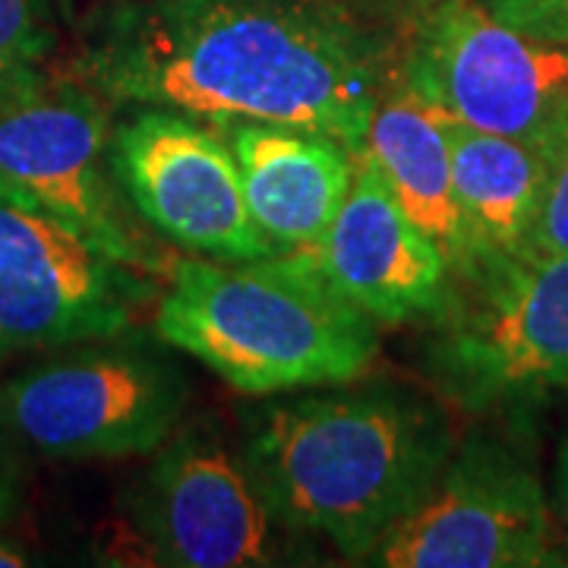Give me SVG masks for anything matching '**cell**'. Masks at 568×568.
<instances>
[{
	"label": "cell",
	"mask_w": 568,
	"mask_h": 568,
	"mask_svg": "<svg viewBox=\"0 0 568 568\" xmlns=\"http://www.w3.org/2000/svg\"><path fill=\"white\" fill-rule=\"evenodd\" d=\"M130 496L149 562L174 568H263L313 562L316 537L265 506L237 443L215 420L181 424L152 452Z\"/></svg>",
	"instance_id": "obj_6"
},
{
	"label": "cell",
	"mask_w": 568,
	"mask_h": 568,
	"mask_svg": "<svg viewBox=\"0 0 568 568\" xmlns=\"http://www.w3.org/2000/svg\"><path fill=\"white\" fill-rule=\"evenodd\" d=\"M104 99L77 77H48L0 108V183L44 205L111 260L168 278L178 256L142 224L111 164Z\"/></svg>",
	"instance_id": "obj_8"
},
{
	"label": "cell",
	"mask_w": 568,
	"mask_h": 568,
	"mask_svg": "<svg viewBox=\"0 0 568 568\" xmlns=\"http://www.w3.org/2000/svg\"><path fill=\"white\" fill-rule=\"evenodd\" d=\"M424 369L443 398L470 414L568 392L566 256H480L429 320Z\"/></svg>",
	"instance_id": "obj_4"
},
{
	"label": "cell",
	"mask_w": 568,
	"mask_h": 568,
	"mask_svg": "<svg viewBox=\"0 0 568 568\" xmlns=\"http://www.w3.org/2000/svg\"><path fill=\"white\" fill-rule=\"evenodd\" d=\"M73 73L104 102L294 123L361 149L402 51L347 0H111Z\"/></svg>",
	"instance_id": "obj_1"
},
{
	"label": "cell",
	"mask_w": 568,
	"mask_h": 568,
	"mask_svg": "<svg viewBox=\"0 0 568 568\" xmlns=\"http://www.w3.org/2000/svg\"><path fill=\"white\" fill-rule=\"evenodd\" d=\"M361 152L407 215L446 253L452 275H465L477 263V246L455 196L446 111L398 77L376 108Z\"/></svg>",
	"instance_id": "obj_14"
},
{
	"label": "cell",
	"mask_w": 568,
	"mask_h": 568,
	"mask_svg": "<svg viewBox=\"0 0 568 568\" xmlns=\"http://www.w3.org/2000/svg\"><path fill=\"white\" fill-rule=\"evenodd\" d=\"M549 566H568V544L559 552L552 549V559H549Z\"/></svg>",
	"instance_id": "obj_22"
},
{
	"label": "cell",
	"mask_w": 568,
	"mask_h": 568,
	"mask_svg": "<svg viewBox=\"0 0 568 568\" xmlns=\"http://www.w3.org/2000/svg\"><path fill=\"white\" fill-rule=\"evenodd\" d=\"M552 503L525 443L474 429L364 566H549Z\"/></svg>",
	"instance_id": "obj_9"
},
{
	"label": "cell",
	"mask_w": 568,
	"mask_h": 568,
	"mask_svg": "<svg viewBox=\"0 0 568 568\" xmlns=\"http://www.w3.org/2000/svg\"><path fill=\"white\" fill-rule=\"evenodd\" d=\"M552 511L559 515V521L568 528V429L562 443L556 448V467H552Z\"/></svg>",
	"instance_id": "obj_20"
},
{
	"label": "cell",
	"mask_w": 568,
	"mask_h": 568,
	"mask_svg": "<svg viewBox=\"0 0 568 568\" xmlns=\"http://www.w3.org/2000/svg\"><path fill=\"white\" fill-rule=\"evenodd\" d=\"M452 181L480 256L528 250L547 181V159L528 142L499 136L446 114Z\"/></svg>",
	"instance_id": "obj_15"
},
{
	"label": "cell",
	"mask_w": 568,
	"mask_h": 568,
	"mask_svg": "<svg viewBox=\"0 0 568 568\" xmlns=\"http://www.w3.org/2000/svg\"><path fill=\"white\" fill-rule=\"evenodd\" d=\"M376 325L313 253L253 263L178 256L155 304L159 342L250 398L361 379L379 354Z\"/></svg>",
	"instance_id": "obj_3"
},
{
	"label": "cell",
	"mask_w": 568,
	"mask_h": 568,
	"mask_svg": "<svg viewBox=\"0 0 568 568\" xmlns=\"http://www.w3.org/2000/svg\"><path fill=\"white\" fill-rule=\"evenodd\" d=\"M310 253L376 323H429L452 297L446 253L402 209L361 149L345 203Z\"/></svg>",
	"instance_id": "obj_12"
},
{
	"label": "cell",
	"mask_w": 568,
	"mask_h": 568,
	"mask_svg": "<svg viewBox=\"0 0 568 568\" xmlns=\"http://www.w3.org/2000/svg\"><path fill=\"white\" fill-rule=\"evenodd\" d=\"M111 164L133 212L162 244L215 263L278 256L246 209L234 152L215 123L136 108L111 130Z\"/></svg>",
	"instance_id": "obj_11"
},
{
	"label": "cell",
	"mask_w": 568,
	"mask_h": 568,
	"mask_svg": "<svg viewBox=\"0 0 568 568\" xmlns=\"http://www.w3.org/2000/svg\"><path fill=\"white\" fill-rule=\"evenodd\" d=\"M511 29L544 41L568 44V0H480Z\"/></svg>",
	"instance_id": "obj_18"
},
{
	"label": "cell",
	"mask_w": 568,
	"mask_h": 568,
	"mask_svg": "<svg viewBox=\"0 0 568 568\" xmlns=\"http://www.w3.org/2000/svg\"><path fill=\"white\" fill-rule=\"evenodd\" d=\"M402 77L458 121L547 155L568 136V44L525 36L480 0H433L402 48Z\"/></svg>",
	"instance_id": "obj_7"
},
{
	"label": "cell",
	"mask_w": 568,
	"mask_h": 568,
	"mask_svg": "<svg viewBox=\"0 0 568 568\" xmlns=\"http://www.w3.org/2000/svg\"><path fill=\"white\" fill-rule=\"evenodd\" d=\"M29 566V559H26V549L17 547V544H7V540H0V568H20Z\"/></svg>",
	"instance_id": "obj_21"
},
{
	"label": "cell",
	"mask_w": 568,
	"mask_h": 568,
	"mask_svg": "<svg viewBox=\"0 0 568 568\" xmlns=\"http://www.w3.org/2000/svg\"><path fill=\"white\" fill-rule=\"evenodd\" d=\"M54 36L36 0H0V108L20 102L44 85V61Z\"/></svg>",
	"instance_id": "obj_16"
},
{
	"label": "cell",
	"mask_w": 568,
	"mask_h": 568,
	"mask_svg": "<svg viewBox=\"0 0 568 568\" xmlns=\"http://www.w3.org/2000/svg\"><path fill=\"white\" fill-rule=\"evenodd\" d=\"M22 484H26V446L0 410V528H7L20 511Z\"/></svg>",
	"instance_id": "obj_19"
},
{
	"label": "cell",
	"mask_w": 568,
	"mask_h": 568,
	"mask_svg": "<svg viewBox=\"0 0 568 568\" xmlns=\"http://www.w3.org/2000/svg\"><path fill=\"white\" fill-rule=\"evenodd\" d=\"M123 335L67 345L0 386V410L26 452L51 462L152 455L183 424L190 386L181 366Z\"/></svg>",
	"instance_id": "obj_5"
},
{
	"label": "cell",
	"mask_w": 568,
	"mask_h": 568,
	"mask_svg": "<svg viewBox=\"0 0 568 568\" xmlns=\"http://www.w3.org/2000/svg\"><path fill=\"white\" fill-rule=\"evenodd\" d=\"M234 152L246 209L275 253H310L345 203L357 149L332 133L268 121L215 123Z\"/></svg>",
	"instance_id": "obj_13"
},
{
	"label": "cell",
	"mask_w": 568,
	"mask_h": 568,
	"mask_svg": "<svg viewBox=\"0 0 568 568\" xmlns=\"http://www.w3.org/2000/svg\"><path fill=\"white\" fill-rule=\"evenodd\" d=\"M547 181L530 227L528 250L568 260V136L556 142L547 155Z\"/></svg>",
	"instance_id": "obj_17"
},
{
	"label": "cell",
	"mask_w": 568,
	"mask_h": 568,
	"mask_svg": "<svg viewBox=\"0 0 568 568\" xmlns=\"http://www.w3.org/2000/svg\"><path fill=\"white\" fill-rule=\"evenodd\" d=\"M155 278L111 260L26 193L0 183V364L130 332Z\"/></svg>",
	"instance_id": "obj_10"
},
{
	"label": "cell",
	"mask_w": 568,
	"mask_h": 568,
	"mask_svg": "<svg viewBox=\"0 0 568 568\" xmlns=\"http://www.w3.org/2000/svg\"><path fill=\"white\" fill-rule=\"evenodd\" d=\"M455 446L446 407L392 383L265 395L237 410V448L272 515L357 566Z\"/></svg>",
	"instance_id": "obj_2"
}]
</instances>
